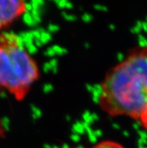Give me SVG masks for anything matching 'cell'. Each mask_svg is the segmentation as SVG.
Returning a JSON list of instances; mask_svg holds the SVG:
<instances>
[{
  "label": "cell",
  "instance_id": "9c48e42d",
  "mask_svg": "<svg viewBox=\"0 0 147 148\" xmlns=\"http://www.w3.org/2000/svg\"><path fill=\"white\" fill-rule=\"evenodd\" d=\"M22 1H23H23H25V0H22Z\"/></svg>",
  "mask_w": 147,
  "mask_h": 148
},
{
  "label": "cell",
  "instance_id": "277c9868",
  "mask_svg": "<svg viewBox=\"0 0 147 148\" xmlns=\"http://www.w3.org/2000/svg\"><path fill=\"white\" fill-rule=\"evenodd\" d=\"M92 148H125L121 144L113 141H102L94 145Z\"/></svg>",
  "mask_w": 147,
  "mask_h": 148
},
{
  "label": "cell",
  "instance_id": "52a82bcc",
  "mask_svg": "<svg viewBox=\"0 0 147 148\" xmlns=\"http://www.w3.org/2000/svg\"><path fill=\"white\" fill-rule=\"evenodd\" d=\"M25 8H26V11H30V10H32V6L30 3H26L25 4Z\"/></svg>",
  "mask_w": 147,
  "mask_h": 148
},
{
  "label": "cell",
  "instance_id": "6da1fadb",
  "mask_svg": "<svg viewBox=\"0 0 147 148\" xmlns=\"http://www.w3.org/2000/svg\"><path fill=\"white\" fill-rule=\"evenodd\" d=\"M98 105L113 117L138 120L147 107V46L133 49L101 82Z\"/></svg>",
  "mask_w": 147,
  "mask_h": 148
},
{
  "label": "cell",
  "instance_id": "3957f363",
  "mask_svg": "<svg viewBox=\"0 0 147 148\" xmlns=\"http://www.w3.org/2000/svg\"><path fill=\"white\" fill-rule=\"evenodd\" d=\"M22 0H0V32L12 24L23 14H26Z\"/></svg>",
  "mask_w": 147,
  "mask_h": 148
},
{
  "label": "cell",
  "instance_id": "7a4b0ae2",
  "mask_svg": "<svg viewBox=\"0 0 147 148\" xmlns=\"http://www.w3.org/2000/svg\"><path fill=\"white\" fill-rule=\"evenodd\" d=\"M37 61L14 32H0V95L23 100L39 80Z\"/></svg>",
  "mask_w": 147,
  "mask_h": 148
},
{
  "label": "cell",
  "instance_id": "ba28073f",
  "mask_svg": "<svg viewBox=\"0 0 147 148\" xmlns=\"http://www.w3.org/2000/svg\"><path fill=\"white\" fill-rule=\"evenodd\" d=\"M65 6L68 8H71L72 7V4H71V2H66V5H65Z\"/></svg>",
  "mask_w": 147,
  "mask_h": 148
},
{
  "label": "cell",
  "instance_id": "8992f818",
  "mask_svg": "<svg viewBox=\"0 0 147 148\" xmlns=\"http://www.w3.org/2000/svg\"><path fill=\"white\" fill-rule=\"evenodd\" d=\"M58 5H59V7H64V6H65V5H66V0H60L59 2V3H58Z\"/></svg>",
  "mask_w": 147,
  "mask_h": 148
},
{
  "label": "cell",
  "instance_id": "5b68a950",
  "mask_svg": "<svg viewBox=\"0 0 147 148\" xmlns=\"http://www.w3.org/2000/svg\"><path fill=\"white\" fill-rule=\"evenodd\" d=\"M139 121H140L141 126L147 130V107L144 111V112L142 113V114L140 115V118H139Z\"/></svg>",
  "mask_w": 147,
  "mask_h": 148
}]
</instances>
